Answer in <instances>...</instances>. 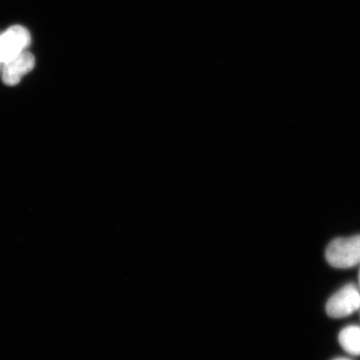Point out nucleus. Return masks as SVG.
Listing matches in <instances>:
<instances>
[{
    "label": "nucleus",
    "instance_id": "5",
    "mask_svg": "<svg viewBox=\"0 0 360 360\" xmlns=\"http://www.w3.org/2000/svg\"><path fill=\"white\" fill-rule=\"evenodd\" d=\"M339 342L345 352L360 355V326H349L343 328L339 335Z\"/></svg>",
    "mask_w": 360,
    "mask_h": 360
},
{
    "label": "nucleus",
    "instance_id": "4",
    "mask_svg": "<svg viewBox=\"0 0 360 360\" xmlns=\"http://www.w3.org/2000/svg\"><path fill=\"white\" fill-rule=\"evenodd\" d=\"M35 65V58L32 53L24 51L13 60L4 63L2 69V79L8 86H15L19 84L22 77Z\"/></svg>",
    "mask_w": 360,
    "mask_h": 360
},
{
    "label": "nucleus",
    "instance_id": "1",
    "mask_svg": "<svg viewBox=\"0 0 360 360\" xmlns=\"http://www.w3.org/2000/svg\"><path fill=\"white\" fill-rule=\"evenodd\" d=\"M327 262L337 269H350L360 264V235L337 238L326 251Z\"/></svg>",
    "mask_w": 360,
    "mask_h": 360
},
{
    "label": "nucleus",
    "instance_id": "3",
    "mask_svg": "<svg viewBox=\"0 0 360 360\" xmlns=\"http://www.w3.org/2000/svg\"><path fill=\"white\" fill-rule=\"evenodd\" d=\"M29 30L21 25H13L0 35V64H4L20 56L30 46Z\"/></svg>",
    "mask_w": 360,
    "mask_h": 360
},
{
    "label": "nucleus",
    "instance_id": "2",
    "mask_svg": "<svg viewBox=\"0 0 360 360\" xmlns=\"http://www.w3.org/2000/svg\"><path fill=\"white\" fill-rule=\"evenodd\" d=\"M360 309V292L353 283L346 285L333 295L326 304V312L333 319L349 316Z\"/></svg>",
    "mask_w": 360,
    "mask_h": 360
},
{
    "label": "nucleus",
    "instance_id": "6",
    "mask_svg": "<svg viewBox=\"0 0 360 360\" xmlns=\"http://www.w3.org/2000/svg\"><path fill=\"white\" fill-rule=\"evenodd\" d=\"M333 360H350V359H346V358H337V359H333Z\"/></svg>",
    "mask_w": 360,
    "mask_h": 360
},
{
    "label": "nucleus",
    "instance_id": "7",
    "mask_svg": "<svg viewBox=\"0 0 360 360\" xmlns=\"http://www.w3.org/2000/svg\"><path fill=\"white\" fill-rule=\"evenodd\" d=\"M358 278H359V290H360V268H359V270Z\"/></svg>",
    "mask_w": 360,
    "mask_h": 360
}]
</instances>
